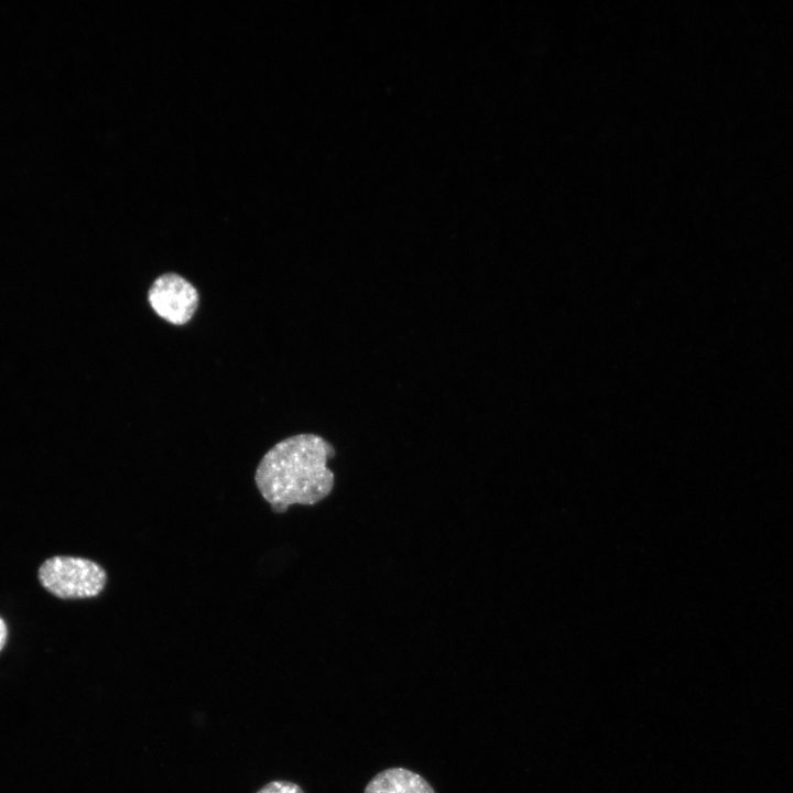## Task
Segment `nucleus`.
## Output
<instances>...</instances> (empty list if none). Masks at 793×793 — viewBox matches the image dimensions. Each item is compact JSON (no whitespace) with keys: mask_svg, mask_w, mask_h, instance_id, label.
<instances>
[{"mask_svg":"<svg viewBox=\"0 0 793 793\" xmlns=\"http://www.w3.org/2000/svg\"><path fill=\"white\" fill-rule=\"evenodd\" d=\"M336 456L333 444L314 433L287 436L268 449L254 471V484L274 513L293 506L312 507L335 488L328 463Z\"/></svg>","mask_w":793,"mask_h":793,"instance_id":"nucleus-1","label":"nucleus"},{"mask_svg":"<svg viewBox=\"0 0 793 793\" xmlns=\"http://www.w3.org/2000/svg\"><path fill=\"white\" fill-rule=\"evenodd\" d=\"M41 585L61 599H87L99 596L107 584L106 569L89 558L55 555L44 561L37 572Z\"/></svg>","mask_w":793,"mask_h":793,"instance_id":"nucleus-2","label":"nucleus"},{"mask_svg":"<svg viewBox=\"0 0 793 793\" xmlns=\"http://www.w3.org/2000/svg\"><path fill=\"white\" fill-rule=\"evenodd\" d=\"M152 311L165 322L182 326L193 317L199 304L196 287L178 273L159 275L148 291Z\"/></svg>","mask_w":793,"mask_h":793,"instance_id":"nucleus-3","label":"nucleus"},{"mask_svg":"<svg viewBox=\"0 0 793 793\" xmlns=\"http://www.w3.org/2000/svg\"><path fill=\"white\" fill-rule=\"evenodd\" d=\"M365 793H434V790L420 774L404 768H391L374 775Z\"/></svg>","mask_w":793,"mask_h":793,"instance_id":"nucleus-4","label":"nucleus"},{"mask_svg":"<svg viewBox=\"0 0 793 793\" xmlns=\"http://www.w3.org/2000/svg\"><path fill=\"white\" fill-rule=\"evenodd\" d=\"M257 793H304L295 783L289 781H273L265 784Z\"/></svg>","mask_w":793,"mask_h":793,"instance_id":"nucleus-5","label":"nucleus"},{"mask_svg":"<svg viewBox=\"0 0 793 793\" xmlns=\"http://www.w3.org/2000/svg\"><path fill=\"white\" fill-rule=\"evenodd\" d=\"M7 639H8V628H7L4 620L0 617V651L6 645Z\"/></svg>","mask_w":793,"mask_h":793,"instance_id":"nucleus-6","label":"nucleus"}]
</instances>
